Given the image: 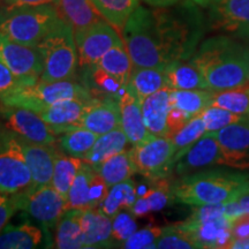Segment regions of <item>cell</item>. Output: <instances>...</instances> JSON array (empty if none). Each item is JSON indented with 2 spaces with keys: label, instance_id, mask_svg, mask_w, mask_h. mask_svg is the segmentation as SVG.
<instances>
[{
  "label": "cell",
  "instance_id": "74e56055",
  "mask_svg": "<svg viewBox=\"0 0 249 249\" xmlns=\"http://www.w3.org/2000/svg\"><path fill=\"white\" fill-rule=\"evenodd\" d=\"M210 107L225 108L236 114H249V83L238 88L213 91Z\"/></svg>",
  "mask_w": 249,
  "mask_h": 249
},
{
  "label": "cell",
  "instance_id": "ab89813d",
  "mask_svg": "<svg viewBox=\"0 0 249 249\" xmlns=\"http://www.w3.org/2000/svg\"><path fill=\"white\" fill-rule=\"evenodd\" d=\"M156 248L160 249H196L198 248L197 242L187 230L180 225L164 227L163 234L156 242Z\"/></svg>",
  "mask_w": 249,
  "mask_h": 249
},
{
  "label": "cell",
  "instance_id": "277c9868",
  "mask_svg": "<svg viewBox=\"0 0 249 249\" xmlns=\"http://www.w3.org/2000/svg\"><path fill=\"white\" fill-rule=\"evenodd\" d=\"M61 20L55 5L0 6V34L36 48Z\"/></svg>",
  "mask_w": 249,
  "mask_h": 249
},
{
  "label": "cell",
  "instance_id": "4316f807",
  "mask_svg": "<svg viewBox=\"0 0 249 249\" xmlns=\"http://www.w3.org/2000/svg\"><path fill=\"white\" fill-rule=\"evenodd\" d=\"M167 88L172 90L209 89L203 75L191 60L173 62L165 67Z\"/></svg>",
  "mask_w": 249,
  "mask_h": 249
},
{
  "label": "cell",
  "instance_id": "7bdbcfd3",
  "mask_svg": "<svg viewBox=\"0 0 249 249\" xmlns=\"http://www.w3.org/2000/svg\"><path fill=\"white\" fill-rule=\"evenodd\" d=\"M164 227H145L135 231L124 242L121 248L126 249H152L156 248V242L163 234Z\"/></svg>",
  "mask_w": 249,
  "mask_h": 249
},
{
  "label": "cell",
  "instance_id": "b9f144b4",
  "mask_svg": "<svg viewBox=\"0 0 249 249\" xmlns=\"http://www.w3.org/2000/svg\"><path fill=\"white\" fill-rule=\"evenodd\" d=\"M135 231H138L135 216L129 210L120 211L112 219V239L114 247H121Z\"/></svg>",
  "mask_w": 249,
  "mask_h": 249
},
{
  "label": "cell",
  "instance_id": "9c48e42d",
  "mask_svg": "<svg viewBox=\"0 0 249 249\" xmlns=\"http://www.w3.org/2000/svg\"><path fill=\"white\" fill-rule=\"evenodd\" d=\"M18 210H22L49 230H55L67 209V201L53 186L31 187L28 191L13 195Z\"/></svg>",
  "mask_w": 249,
  "mask_h": 249
},
{
  "label": "cell",
  "instance_id": "f35d334b",
  "mask_svg": "<svg viewBox=\"0 0 249 249\" xmlns=\"http://www.w3.org/2000/svg\"><path fill=\"white\" fill-rule=\"evenodd\" d=\"M205 133L207 130H205L203 119H202L201 114H197L189 121H187L178 132L171 135L170 139L172 140L174 148H176L174 164Z\"/></svg>",
  "mask_w": 249,
  "mask_h": 249
},
{
  "label": "cell",
  "instance_id": "681fc988",
  "mask_svg": "<svg viewBox=\"0 0 249 249\" xmlns=\"http://www.w3.org/2000/svg\"><path fill=\"white\" fill-rule=\"evenodd\" d=\"M236 201L239 202V204H240L244 213H249V187H247V188L236 197Z\"/></svg>",
  "mask_w": 249,
  "mask_h": 249
},
{
  "label": "cell",
  "instance_id": "db71d44e",
  "mask_svg": "<svg viewBox=\"0 0 249 249\" xmlns=\"http://www.w3.org/2000/svg\"><path fill=\"white\" fill-rule=\"evenodd\" d=\"M0 2H4V0H0Z\"/></svg>",
  "mask_w": 249,
  "mask_h": 249
},
{
  "label": "cell",
  "instance_id": "5b68a950",
  "mask_svg": "<svg viewBox=\"0 0 249 249\" xmlns=\"http://www.w3.org/2000/svg\"><path fill=\"white\" fill-rule=\"evenodd\" d=\"M36 49L43 62L39 80L45 82L74 80L79 58L74 30L66 21L61 18Z\"/></svg>",
  "mask_w": 249,
  "mask_h": 249
},
{
  "label": "cell",
  "instance_id": "f907efd6",
  "mask_svg": "<svg viewBox=\"0 0 249 249\" xmlns=\"http://www.w3.org/2000/svg\"><path fill=\"white\" fill-rule=\"evenodd\" d=\"M148 5L152 6V7H163V6H170L173 5L178 0H144Z\"/></svg>",
  "mask_w": 249,
  "mask_h": 249
},
{
  "label": "cell",
  "instance_id": "c3c4849f",
  "mask_svg": "<svg viewBox=\"0 0 249 249\" xmlns=\"http://www.w3.org/2000/svg\"><path fill=\"white\" fill-rule=\"evenodd\" d=\"M58 0H4L2 5L8 6H42L55 5Z\"/></svg>",
  "mask_w": 249,
  "mask_h": 249
},
{
  "label": "cell",
  "instance_id": "52a82bcc",
  "mask_svg": "<svg viewBox=\"0 0 249 249\" xmlns=\"http://www.w3.org/2000/svg\"><path fill=\"white\" fill-rule=\"evenodd\" d=\"M33 187V177L15 134L0 128V193L13 196Z\"/></svg>",
  "mask_w": 249,
  "mask_h": 249
},
{
  "label": "cell",
  "instance_id": "7a4b0ae2",
  "mask_svg": "<svg viewBox=\"0 0 249 249\" xmlns=\"http://www.w3.org/2000/svg\"><path fill=\"white\" fill-rule=\"evenodd\" d=\"M189 60L213 91L249 83V45L234 37L218 35L203 40Z\"/></svg>",
  "mask_w": 249,
  "mask_h": 249
},
{
  "label": "cell",
  "instance_id": "8992f818",
  "mask_svg": "<svg viewBox=\"0 0 249 249\" xmlns=\"http://www.w3.org/2000/svg\"><path fill=\"white\" fill-rule=\"evenodd\" d=\"M71 98H92L83 83L74 80L45 82L37 80L21 85L5 95L0 96V103L6 107H23L38 112L55 103Z\"/></svg>",
  "mask_w": 249,
  "mask_h": 249
},
{
  "label": "cell",
  "instance_id": "ac0fdd59",
  "mask_svg": "<svg viewBox=\"0 0 249 249\" xmlns=\"http://www.w3.org/2000/svg\"><path fill=\"white\" fill-rule=\"evenodd\" d=\"M17 138L33 177V187L50 185L53 176L57 149L54 145L34 143L18 135Z\"/></svg>",
  "mask_w": 249,
  "mask_h": 249
},
{
  "label": "cell",
  "instance_id": "cb8c5ba5",
  "mask_svg": "<svg viewBox=\"0 0 249 249\" xmlns=\"http://www.w3.org/2000/svg\"><path fill=\"white\" fill-rule=\"evenodd\" d=\"M149 181L151 185L138 196L129 210L135 217H144L152 211L163 210L171 201H174L172 183L169 181V178Z\"/></svg>",
  "mask_w": 249,
  "mask_h": 249
},
{
  "label": "cell",
  "instance_id": "e0dca14e",
  "mask_svg": "<svg viewBox=\"0 0 249 249\" xmlns=\"http://www.w3.org/2000/svg\"><path fill=\"white\" fill-rule=\"evenodd\" d=\"M179 224L191 233L197 242L198 248L230 249V246L234 240L230 231V220L226 217L216 219L188 218Z\"/></svg>",
  "mask_w": 249,
  "mask_h": 249
},
{
  "label": "cell",
  "instance_id": "11a10c76",
  "mask_svg": "<svg viewBox=\"0 0 249 249\" xmlns=\"http://www.w3.org/2000/svg\"><path fill=\"white\" fill-rule=\"evenodd\" d=\"M0 107H1V103H0Z\"/></svg>",
  "mask_w": 249,
  "mask_h": 249
},
{
  "label": "cell",
  "instance_id": "d590c367",
  "mask_svg": "<svg viewBox=\"0 0 249 249\" xmlns=\"http://www.w3.org/2000/svg\"><path fill=\"white\" fill-rule=\"evenodd\" d=\"M91 2L101 17L119 30L140 6V0H91Z\"/></svg>",
  "mask_w": 249,
  "mask_h": 249
},
{
  "label": "cell",
  "instance_id": "816d5d0a",
  "mask_svg": "<svg viewBox=\"0 0 249 249\" xmlns=\"http://www.w3.org/2000/svg\"><path fill=\"white\" fill-rule=\"evenodd\" d=\"M230 248L234 249H249V239H244V240H233V242L230 246Z\"/></svg>",
  "mask_w": 249,
  "mask_h": 249
},
{
  "label": "cell",
  "instance_id": "6da1fadb",
  "mask_svg": "<svg viewBox=\"0 0 249 249\" xmlns=\"http://www.w3.org/2000/svg\"><path fill=\"white\" fill-rule=\"evenodd\" d=\"M197 6L192 0L163 7L140 5L121 29L133 66L165 68L189 60L208 27Z\"/></svg>",
  "mask_w": 249,
  "mask_h": 249
},
{
  "label": "cell",
  "instance_id": "4dcf8cb0",
  "mask_svg": "<svg viewBox=\"0 0 249 249\" xmlns=\"http://www.w3.org/2000/svg\"><path fill=\"white\" fill-rule=\"evenodd\" d=\"M138 188L133 180L119 182L108 188L104 201L98 209L113 219L120 211L130 210L138 198Z\"/></svg>",
  "mask_w": 249,
  "mask_h": 249
},
{
  "label": "cell",
  "instance_id": "7dc6e473",
  "mask_svg": "<svg viewBox=\"0 0 249 249\" xmlns=\"http://www.w3.org/2000/svg\"><path fill=\"white\" fill-rule=\"evenodd\" d=\"M230 231L234 240L249 239V213H242L230 223Z\"/></svg>",
  "mask_w": 249,
  "mask_h": 249
},
{
  "label": "cell",
  "instance_id": "4fadbf2b",
  "mask_svg": "<svg viewBox=\"0 0 249 249\" xmlns=\"http://www.w3.org/2000/svg\"><path fill=\"white\" fill-rule=\"evenodd\" d=\"M108 187L96 169L83 163L67 195V209H97L104 201Z\"/></svg>",
  "mask_w": 249,
  "mask_h": 249
},
{
  "label": "cell",
  "instance_id": "7c38bea8",
  "mask_svg": "<svg viewBox=\"0 0 249 249\" xmlns=\"http://www.w3.org/2000/svg\"><path fill=\"white\" fill-rule=\"evenodd\" d=\"M208 28L238 39H249V0H213Z\"/></svg>",
  "mask_w": 249,
  "mask_h": 249
},
{
  "label": "cell",
  "instance_id": "bcb514c9",
  "mask_svg": "<svg viewBox=\"0 0 249 249\" xmlns=\"http://www.w3.org/2000/svg\"><path fill=\"white\" fill-rule=\"evenodd\" d=\"M191 119L192 117H189L188 114L180 110V108L170 107L169 114H167V129H169L167 136L170 138V136L173 135L174 133L178 132L183 124Z\"/></svg>",
  "mask_w": 249,
  "mask_h": 249
},
{
  "label": "cell",
  "instance_id": "30bf717a",
  "mask_svg": "<svg viewBox=\"0 0 249 249\" xmlns=\"http://www.w3.org/2000/svg\"><path fill=\"white\" fill-rule=\"evenodd\" d=\"M0 128L14 133L27 141L54 145L58 134L35 111L17 107H0Z\"/></svg>",
  "mask_w": 249,
  "mask_h": 249
},
{
  "label": "cell",
  "instance_id": "ba28073f",
  "mask_svg": "<svg viewBox=\"0 0 249 249\" xmlns=\"http://www.w3.org/2000/svg\"><path fill=\"white\" fill-rule=\"evenodd\" d=\"M136 173L148 180L169 178L174 170L176 148L169 136L150 135L130 149Z\"/></svg>",
  "mask_w": 249,
  "mask_h": 249
},
{
  "label": "cell",
  "instance_id": "e575fe53",
  "mask_svg": "<svg viewBox=\"0 0 249 249\" xmlns=\"http://www.w3.org/2000/svg\"><path fill=\"white\" fill-rule=\"evenodd\" d=\"M213 91L209 89L172 90L170 92V107H178L188 114L195 117L210 107Z\"/></svg>",
  "mask_w": 249,
  "mask_h": 249
},
{
  "label": "cell",
  "instance_id": "2e32d148",
  "mask_svg": "<svg viewBox=\"0 0 249 249\" xmlns=\"http://www.w3.org/2000/svg\"><path fill=\"white\" fill-rule=\"evenodd\" d=\"M225 155V166L249 170V114L244 119L214 132Z\"/></svg>",
  "mask_w": 249,
  "mask_h": 249
},
{
  "label": "cell",
  "instance_id": "ee69618b",
  "mask_svg": "<svg viewBox=\"0 0 249 249\" xmlns=\"http://www.w3.org/2000/svg\"><path fill=\"white\" fill-rule=\"evenodd\" d=\"M27 82H35V81L21 79V77L15 75L7 66L0 62V96L12 91L13 89Z\"/></svg>",
  "mask_w": 249,
  "mask_h": 249
},
{
  "label": "cell",
  "instance_id": "8fae6325",
  "mask_svg": "<svg viewBox=\"0 0 249 249\" xmlns=\"http://www.w3.org/2000/svg\"><path fill=\"white\" fill-rule=\"evenodd\" d=\"M79 58V66L86 70L119 43L124 42L118 31L107 21L102 20L97 23L74 33Z\"/></svg>",
  "mask_w": 249,
  "mask_h": 249
},
{
  "label": "cell",
  "instance_id": "83f0119b",
  "mask_svg": "<svg viewBox=\"0 0 249 249\" xmlns=\"http://www.w3.org/2000/svg\"><path fill=\"white\" fill-rule=\"evenodd\" d=\"M82 210H67L59 220L55 227L54 248L59 249H83L85 238H83L82 225H81Z\"/></svg>",
  "mask_w": 249,
  "mask_h": 249
},
{
  "label": "cell",
  "instance_id": "44dd1931",
  "mask_svg": "<svg viewBox=\"0 0 249 249\" xmlns=\"http://www.w3.org/2000/svg\"><path fill=\"white\" fill-rule=\"evenodd\" d=\"M121 111V128L132 145L144 141L150 136L142 117L141 101L127 86L126 91L119 99Z\"/></svg>",
  "mask_w": 249,
  "mask_h": 249
},
{
  "label": "cell",
  "instance_id": "f1b7e54d",
  "mask_svg": "<svg viewBox=\"0 0 249 249\" xmlns=\"http://www.w3.org/2000/svg\"><path fill=\"white\" fill-rule=\"evenodd\" d=\"M129 144L128 138L121 127L111 132L102 134L96 140L95 144L90 149V151L85 156L83 160L86 163L96 167L101 165L103 161L107 160L111 156L119 154V152L126 150L127 145Z\"/></svg>",
  "mask_w": 249,
  "mask_h": 249
},
{
  "label": "cell",
  "instance_id": "f6af8a7d",
  "mask_svg": "<svg viewBox=\"0 0 249 249\" xmlns=\"http://www.w3.org/2000/svg\"><path fill=\"white\" fill-rule=\"evenodd\" d=\"M18 208L13 196L5 195L0 193V232L8 225V222L13 214L17 213Z\"/></svg>",
  "mask_w": 249,
  "mask_h": 249
},
{
  "label": "cell",
  "instance_id": "f5cc1de1",
  "mask_svg": "<svg viewBox=\"0 0 249 249\" xmlns=\"http://www.w3.org/2000/svg\"><path fill=\"white\" fill-rule=\"evenodd\" d=\"M192 1H194L195 4H197L198 6H203V7H208L209 4L213 0H192Z\"/></svg>",
  "mask_w": 249,
  "mask_h": 249
},
{
  "label": "cell",
  "instance_id": "1f68e13d",
  "mask_svg": "<svg viewBox=\"0 0 249 249\" xmlns=\"http://www.w3.org/2000/svg\"><path fill=\"white\" fill-rule=\"evenodd\" d=\"M95 66L107 71L124 87L128 86L130 74L134 67L124 42L113 46L110 51L99 59L98 62H96Z\"/></svg>",
  "mask_w": 249,
  "mask_h": 249
},
{
  "label": "cell",
  "instance_id": "7402d4cb",
  "mask_svg": "<svg viewBox=\"0 0 249 249\" xmlns=\"http://www.w3.org/2000/svg\"><path fill=\"white\" fill-rule=\"evenodd\" d=\"M85 248H112V219L101 209L82 210L81 214Z\"/></svg>",
  "mask_w": 249,
  "mask_h": 249
},
{
  "label": "cell",
  "instance_id": "d4e9b609",
  "mask_svg": "<svg viewBox=\"0 0 249 249\" xmlns=\"http://www.w3.org/2000/svg\"><path fill=\"white\" fill-rule=\"evenodd\" d=\"M45 246L43 230L29 222L7 226L0 232V249H34Z\"/></svg>",
  "mask_w": 249,
  "mask_h": 249
},
{
  "label": "cell",
  "instance_id": "5bb4252c",
  "mask_svg": "<svg viewBox=\"0 0 249 249\" xmlns=\"http://www.w3.org/2000/svg\"><path fill=\"white\" fill-rule=\"evenodd\" d=\"M216 165L225 166V155L214 132H207L176 161L173 172L182 177Z\"/></svg>",
  "mask_w": 249,
  "mask_h": 249
},
{
  "label": "cell",
  "instance_id": "484cf974",
  "mask_svg": "<svg viewBox=\"0 0 249 249\" xmlns=\"http://www.w3.org/2000/svg\"><path fill=\"white\" fill-rule=\"evenodd\" d=\"M55 7L60 18L73 28L74 33L104 20L91 0H58Z\"/></svg>",
  "mask_w": 249,
  "mask_h": 249
},
{
  "label": "cell",
  "instance_id": "8d00e7d4",
  "mask_svg": "<svg viewBox=\"0 0 249 249\" xmlns=\"http://www.w3.org/2000/svg\"><path fill=\"white\" fill-rule=\"evenodd\" d=\"M85 160L81 158L71 157L58 151L54 160V170L52 176L51 185L54 187L55 191L64 196L67 201V195L79 170L82 166Z\"/></svg>",
  "mask_w": 249,
  "mask_h": 249
},
{
  "label": "cell",
  "instance_id": "836d02e7",
  "mask_svg": "<svg viewBox=\"0 0 249 249\" xmlns=\"http://www.w3.org/2000/svg\"><path fill=\"white\" fill-rule=\"evenodd\" d=\"M98 136L91 130L77 127L61 133L57 139V144L62 154L83 160Z\"/></svg>",
  "mask_w": 249,
  "mask_h": 249
},
{
  "label": "cell",
  "instance_id": "ffe728a7",
  "mask_svg": "<svg viewBox=\"0 0 249 249\" xmlns=\"http://www.w3.org/2000/svg\"><path fill=\"white\" fill-rule=\"evenodd\" d=\"M91 99V98H90ZM90 99L71 98L58 102L38 112L40 117L53 127L58 136L66 130L77 128Z\"/></svg>",
  "mask_w": 249,
  "mask_h": 249
},
{
  "label": "cell",
  "instance_id": "60d3db41",
  "mask_svg": "<svg viewBox=\"0 0 249 249\" xmlns=\"http://www.w3.org/2000/svg\"><path fill=\"white\" fill-rule=\"evenodd\" d=\"M247 114H236L231 111H227L225 108L216 107H208L202 111L201 117L203 119L205 130L207 132H218L224 127L229 126L234 123H238L244 119Z\"/></svg>",
  "mask_w": 249,
  "mask_h": 249
},
{
  "label": "cell",
  "instance_id": "603a6c76",
  "mask_svg": "<svg viewBox=\"0 0 249 249\" xmlns=\"http://www.w3.org/2000/svg\"><path fill=\"white\" fill-rule=\"evenodd\" d=\"M170 88H163L141 102L142 117L150 135L167 136V114L170 110Z\"/></svg>",
  "mask_w": 249,
  "mask_h": 249
},
{
  "label": "cell",
  "instance_id": "9a60e30c",
  "mask_svg": "<svg viewBox=\"0 0 249 249\" xmlns=\"http://www.w3.org/2000/svg\"><path fill=\"white\" fill-rule=\"evenodd\" d=\"M0 62L23 80L37 81L43 73L42 58L36 48L18 44L0 34Z\"/></svg>",
  "mask_w": 249,
  "mask_h": 249
},
{
  "label": "cell",
  "instance_id": "d6a6232c",
  "mask_svg": "<svg viewBox=\"0 0 249 249\" xmlns=\"http://www.w3.org/2000/svg\"><path fill=\"white\" fill-rule=\"evenodd\" d=\"M95 169L101 174V177L104 179L108 187L126 181V180L132 178L134 173H136L130 149L111 156L110 158L103 161Z\"/></svg>",
  "mask_w": 249,
  "mask_h": 249
},
{
  "label": "cell",
  "instance_id": "d6986e66",
  "mask_svg": "<svg viewBox=\"0 0 249 249\" xmlns=\"http://www.w3.org/2000/svg\"><path fill=\"white\" fill-rule=\"evenodd\" d=\"M79 127L91 130L97 135L119 128L121 127L119 101L92 97L80 121Z\"/></svg>",
  "mask_w": 249,
  "mask_h": 249
},
{
  "label": "cell",
  "instance_id": "f546056e",
  "mask_svg": "<svg viewBox=\"0 0 249 249\" xmlns=\"http://www.w3.org/2000/svg\"><path fill=\"white\" fill-rule=\"evenodd\" d=\"M128 88L141 102L158 90L167 88L165 68L133 67Z\"/></svg>",
  "mask_w": 249,
  "mask_h": 249
},
{
  "label": "cell",
  "instance_id": "3957f363",
  "mask_svg": "<svg viewBox=\"0 0 249 249\" xmlns=\"http://www.w3.org/2000/svg\"><path fill=\"white\" fill-rule=\"evenodd\" d=\"M247 187V173L224 169H205L172 182L174 201L192 207L225 203L238 197Z\"/></svg>",
  "mask_w": 249,
  "mask_h": 249
}]
</instances>
